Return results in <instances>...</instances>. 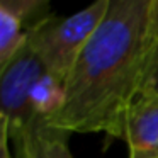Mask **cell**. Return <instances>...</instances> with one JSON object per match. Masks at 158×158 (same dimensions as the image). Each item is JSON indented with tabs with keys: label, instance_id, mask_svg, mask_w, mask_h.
Listing matches in <instances>:
<instances>
[{
	"label": "cell",
	"instance_id": "6da1fadb",
	"mask_svg": "<svg viewBox=\"0 0 158 158\" xmlns=\"http://www.w3.org/2000/svg\"><path fill=\"white\" fill-rule=\"evenodd\" d=\"M151 0H110L104 21L65 80V106L49 123L68 133L124 139L151 51Z\"/></svg>",
	"mask_w": 158,
	"mask_h": 158
},
{
	"label": "cell",
	"instance_id": "7a4b0ae2",
	"mask_svg": "<svg viewBox=\"0 0 158 158\" xmlns=\"http://www.w3.org/2000/svg\"><path fill=\"white\" fill-rule=\"evenodd\" d=\"M110 0H99L68 17L49 15L31 29L27 43L46 72L66 80L82 49L104 21Z\"/></svg>",
	"mask_w": 158,
	"mask_h": 158
},
{
	"label": "cell",
	"instance_id": "3957f363",
	"mask_svg": "<svg viewBox=\"0 0 158 158\" xmlns=\"http://www.w3.org/2000/svg\"><path fill=\"white\" fill-rule=\"evenodd\" d=\"M44 73V65L27 39L10 63L0 70V121L5 123L15 146L21 141L27 123L32 119L31 92Z\"/></svg>",
	"mask_w": 158,
	"mask_h": 158
},
{
	"label": "cell",
	"instance_id": "277c9868",
	"mask_svg": "<svg viewBox=\"0 0 158 158\" xmlns=\"http://www.w3.org/2000/svg\"><path fill=\"white\" fill-rule=\"evenodd\" d=\"M49 15V4L43 0L0 2V70L10 63L31 29Z\"/></svg>",
	"mask_w": 158,
	"mask_h": 158
},
{
	"label": "cell",
	"instance_id": "5b68a950",
	"mask_svg": "<svg viewBox=\"0 0 158 158\" xmlns=\"http://www.w3.org/2000/svg\"><path fill=\"white\" fill-rule=\"evenodd\" d=\"M129 158H158V97L139 94L126 119Z\"/></svg>",
	"mask_w": 158,
	"mask_h": 158
},
{
	"label": "cell",
	"instance_id": "8992f818",
	"mask_svg": "<svg viewBox=\"0 0 158 158\" xmlns=\"http://www.w3.org/2000/svg\"><path fill=\"white\" fill-rule=\"evenodd\" d=\"M72 133L53 126L48 119L32 117L27 123L17 148L22 158H73L68 148Z\"/></svg>",
	"mask_w": 158,
	"mask_h": 158
},
{
	"label": "cell",
	"instance_id": "52a82bcc",
	"mask_svg": "<svg viewBox=\"0 0 158 158\" xmlns=\"http://www.w3.org/2000/svg\"><path fill=\"white\" fill-rule=\"evenodd\" d=\"M65 80L46 72L36 82L31 92L32 117H43L51 121L65 106Z\"/></svg>",
	"mask_w": 158,
	"mask_h": 158
},
{
	"label": "cell",
	"instance_id": "ba28073f",
	"mask_svg": "<svg viewBox=\"0 0 158 158\" xmlns=\"http://www.w3.org/2000/svg\"><path fill=\"white\" fill-rule=\"evenodd\" d=\"M139 94L158 97V44H155L150 51Z\"/></svg>",
	"mask_w": 158,
	"mask_h": 158
},
{
	"label": "cell",
	"instance_id": "9c48e42d",
	"mask_svg": "<svg viewBox=\"0 0 158 158\" xmlns=\"http://www.w3.org/2000/svg\"><path fill=\"white\" fill-rule=\"evenodd\" d=\"M148 31H150L151 48L158 44V0L150 2V22H148Z\"/></svg>",
	"mask_w": 158,
	"mask_h": 158
},
{
	"label": "cell",
	"instance_id": "30bf717a",
	"mask_svg": "<svg viewBox=\"0 0 158 158\" xmlns=\"http://www.w3.org/2000/svg\"><path fill=\"white\" fill-rule=\"evenodd\" d=\"M9 129L5 126V123L0 121V158H14V155L10 153V148H9Z\"/></svg>",
	"mask_w": 158,
	"mask_h": 158
}]
</instances>
